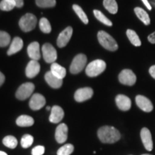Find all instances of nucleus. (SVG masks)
<instances>
[{"mask_svg": "<svg viewBox=\"0 0 155 155\" xmlns=\"http://www.w3.org/2000/svg\"><path fill=\"white\" fill-rule=\"evenodd\" d=\"M98 137L104 144H114L121 138L119 130L110 126H104L98 130Z\"/></svg>", "mask_w": 155, "mask_h": 155, "instance_id": "obj_1", "label": "nucleus"}, {"mask_svg": "<svg viewBox=\"0 0 155 155\" xmlns=\"http://www.w3.org/2000/svg\"><path fill=\"white\" fill-rule=\"evenodd\" d=\"M98 40L103 47L110 51H116L119 48L116 40L109 34L104 31L98 32Z\"/></svg>", "mask_w": 155, "mask_h": 155, "instance_id": "obj_2", "label": "nucleus"}, {"mask_svg": "<svg viewBox=\"0 0 155 155\" xmlns=\"http://www.w3.org/2000/svg\"><path fill=\"white\" fill-rule=\"evenodd\" d=\"M106 64L102 60H96L87 65L86 73L89 77H96L105 71Z\"/></svg>", "mask_w": 155, "mask_h": 155, "instance_id": "obj_3", "label": "nucleus"}, {"mask_svg": "<svg viewBox=\"0 0 155 155\" xmlns=\"http://www.w3.org/2000/svg\"><path fill=\"white\" fill-rule=\"evenodd\" d=\"M37 22V17L34 15L28 13L21 17L19 25L23 32H28L35 28Z\"/></svg>", "mask_w": 155, "mask_h": 155, "instance_id": "obj_4", "label": "nucleus"}, {"mask_svg": "<svg viewBox=\"0 0 155 155\" xmlns=\"http://www.w3.org/2000/svg\"><path fill=\"white\" fill-rule=\"evenodd\" d=\"M87 58L84 54H78L74 58L70 67V71L73 74L81 73L86 65Z\"/></svg>", "mask_w": 155, "mask_h": 155, "instance_id": "obj_5", "label": "nucleus"}, {"mask_svg": "<svg viewBox=\"0 0 155 155\" xmlns=\"http://www.w3.org/2000/svg\"><path fill=\"white\" fill-rule=\"evenodd\" d=\"M35 90V85L32 83H23L19 87L16 92L17 99L23 101L29 98Z\"/></svg>", "mask_w": 155, "mask_h": 155, "instance_id": "obj_6", "label": "nucleus"}, {"mask_svg": "<svg viewBox=\"0 0 155 155\" xmlns=\"http://www.w3.org/2000/svg\"><path fill=\"white\" fill-rule=\"evenodd\" d=\"M42 52L44 60L48 63H53L57 59V51L51 44H44L42 48Z\"/></svg>", "mask_w": 155, "mask_h": 155, "instance_id": "obj_7", "label": "nucleus"}, {"mask_svg": "<svg viewBox=\"0 0 155 155\" xmlns=\"http://www.w3.org/2000/svg\"><path fill=\"white\" fill-rule=\"evenodd\" d=\"M119 80L122 84L131 86L135 84L137 81V77L131 70L124 69L120 73Z\"/></svg>", "mask_w": 155, "mask_h": 155, "instance_id": "obj_8", "label": "nucleus"}, {"mask_svg": "<svg viewBox=\"0 0 155 155\" xmlns=\"http://www.w3.org/2000/svg\"><path fill=\"white\" fill-rule=\"evenodd\" d=\"M94 95V91L91 88L85 87V88H79L75 93L74 98L77 102H83L91 98Z\"/></svg>", "mask_w": 155, "mask_h": 155, "instance_id": "obj_9", "label": "nucleus"}, {"mask_svg": "<svg viewBox=\"0 0 155 155\" xmlns=\"http://www.w3.org/2000/svg\"><path fill=\"white\" fill-rule=\"evenodd\" d=\"M45 98L42 95L40 94H35L31 97L30 101V107L32 110L38 111L41 109L43 106L45 105Z\"/></svg>", "mask_w": 155, "mask_h": 155, "instance_id": "obj_10", "label": "nucleus"}, {"mask_svg": "<svg viewBox=\"0 0 155 155\" xmlns=\"http://www.w3.org/2000/svg\"><path fill=\"white\" fill-rule=\"evenodd\" d=\"M73 35V28L68 27L60 33L57 40V45L59 48H63L67 45Z\"/></svg>", "mask_w": 155, "mask_h": 155, "instance_id": "obj_11", "label": "nucleus"}, {"mask_svg": "<svg viewBox=\"0 0 155 155\" xmlns=\"http://www.w3.org/2000/svg\"><path fill=\"white\" fill-rule=\"evenodd\" d=\"M136 104L143 111L151 112L153 110V104L147 97L138 95L136 97Z\"/></svg>", "mask_w": 155, "mask_h": 155, "instance_id": "obj_12", "label": "nucleus"}, {"mask_svg": "<svg viewBox=\"0 0 155 155\" xmlns=\"http://www.w3.org/2000/svg\"><path fill=\"white\" fill-rule=\"evenodd\" d=\"M68 128L65 124H61L58 126L55 130V140L57 141L58 144H62V143L65 142L68 139Z\"/></svg>", "mask_w": 155, "mask_h": 155, "instance_id": "obj_13", "label": "nucleus"}, {"mask_svg": "<svg viewBox=\"0 0 155 155\" xmlns=\"http://www.w3.org/2000/svg\"><path fill=\"white\" fill-rule=\"evenodd\" d=\"M141 139L145 149L149 152L152 151L153 149L152 134H151L150 131L147 128H143L141 130Z\"/></svg>", "mask_w": 155, "mask_h": 155, "instance_id": "obj_14", "label": "nucleus"}, {"mask_svg": "<svg viewBox=\"0 0 155 155\" xmlns=\"http://www.w3.org/2000/svg\"><path fill=\"white\" fill-rule=\"evenodd\" d=\"M116 104L118 108L121 111H129L131 108V99L124 95H118L116 97Z\"/></svg>", "mask_w": 155, "mask_h": 155, "instance_id": "obj_15", "label": "nucleus"}, {"mask_svg": "<svg viewBox=\"0 0 155 155\" xmlns=\"http://www.w3.org/2000/svg\"><path fill=\"white\" fill-rule=\"evenodd\" d=\"M40 71V65L37 61H32L29 62L25 70L26 76L29 78H32L38 74Z\"/></svg>", "mask_w": 155, "mask_h": 155, "instance_id": "obj_16", "label": "nucleus"}, {"mask_svg": "<svg viewBox=\"0 0 155 155\" xmlns=\"http://www.w3.org/2000/svg\"><path fill=\"white\" fill-rule=\"evenodd\" d=\"M64 117V111L63 108L59 106H54L51 108V114H50L49 120L51 123L58 124L61 121Z\"/></svg>", "mask_w": 155, "mask_h": 155, "instance_id": "obj_17", "label": "nucleus"}, {"mask_svg": "<svg viewBox=\"0 0 155 155\" xmlns=\"http://www.w3.org/2000/svg\"><path fill=\"white\" fill-rule=\"evenodd\" d=\"M28 53L29 57L33 61L40 60V44L38 42H33L29 45L28 47Z\"/></svg>", "mask_w": 155, "mask_h": 155, "instance_id": "obj_18", "label": "nucleus"}, {"mask_svg": "<svg viewBox=\"0 0 155 155\" xmlns=\"http://www.w3.org/2000/svg\"><path fill=\"white\" fill-rule=\"evenodd\" d=\"M45 79L48 84L53 88H59L63 85V80L55 76L50 71L46 73L45 75Z\"/></svg>", "mask_w": 155, "mask_h": 155, "instance_id": "obj_19", "label": "nucleus"}, {"mask_svg": "<svg viewBox=\"0 0 155 155\" xmlns=\"http://www.w3.org/2000/svg\"><path fill=\"white\" fill-rule=\"evenodd\" d=\"M23 48V41L19 37H16L13 39L12 42L10 47H9L8 51H7V55H12L13 54L17 53V52L20 51Z\"/></svg>", "mask_w": 155, "mask_h": 155, "instance_id": "obj_20", "label": "nucleus"}, {"mask_svg": "<svg viewBox=\"0 0 155 155\" xmlns=\"http://www.w3.org/2000/svg\"><path fill=\"white\" fill-rule=\"evenodd\" d=\"M50 72L58 78L62 79L64 78L66 75V70L58 63H52L51 67H50Z\"/></svg>", "mask_w": 155, "mask_h": 155, "instance_id": "obj_21", "label": "nucleus"}, {"mask_svg": "<svg viewBox=\"0 0 155 155\" xmlns=\"http://www.w3.org/2000/svg\"><path fill=\"white\" fill-rule=\"evenodd\" d=\"M35 121L33 118L28 115H22L17 119L16 124L17 126L21 127H31L34 124Z\"/></svg>", "mask_w": 155, "mask_h": 155, "instance_id": "obj_22", "label": "nucleus"}, {"mask_svg": "<svg viewBox=\"0 0 155 155\" xmlns=\"http://www.w3.org/2000/svg\"><path fill=\"white\" fill-rule=\"evenodd\" d=\"M135 14L137 17L140 19L145 25H149L150 24V18L149 15L147 14V12L144 10L140 7H136L134 9Z\"/></svg>", "mask_w": 155, "mask_h": 155, "instance_id": "obj_23", "label": "nucleus"}, {"mask_svg": "<svg viewBox=\"0 0 155 155\" xmlns=\"http://www.w3.org/2000/svg\"><path fill=\"white\" fill-rule=\"evenodd\" d=\"M127 35L129 38V41L131 42V44H133L134 46L139 47L141 45V42L139 39L138 35L136 33L135 31L132 30H127Z\"/></svg>", "mask_w": 155, "mask_h": 155, "instance_id": "obj_24", "label": "nucleus"}, {"mask_svg": "<svg viewBox=\"0 0 155 155\" xmlns=\"http://www.w3.org/2000/svg\"><path fill=\"white\" fill-rule=\"evenodd\" d=\"M104 6L111 14H116L118 12V5L116 0H104Z\"/></svg>", "mask_w": 155, "mask_h": 155, "instance_id": "obj_25", "label": "nucleus"}, {"mask_svg": "<svg viewBox=\"0 0 155 155\" xmlns=\"http://www.w3.org/2000/svg\"><path fill=\"white\" fill-rule=\"evenodd\" d=\"M16 7V2L14 0H2L0 2V9L2 11H11Z\"/></svg>", "mask_w": 155, "mask_h": 155, "instance_id": "obj_26", "label": "nucleus"}, {"mask_svg": "<svg viewBox=\"0 0 155 155\" xmlns=\"http://www.w3.org/2000/svg\"><path fill=\"white\" fill-rule=\"evenodd\" d=\"M3 144L5 146L8 147L9 149H15L17 146V139L13 136H7L3 139Z\"/></svg>", "mask_w": 155, "mask_h": 155, "instance_id": "obj_27", "label": "nucleus"}, {"mask_svg": "<svg viewBox=\"0 0 155 155\" xmlns=\"http://www.w3.org/2000/svg\"><path fill=\"white\" fill-rule=\"evenodd\" d=\"M73 9L75 11V12L76 13V15L78 16L79 18L81 19V21L84 23V24H88V19L87 17V15L86 13L83 12L82 8L78 5H73Z\"/></svg>", "mask_w": 155, "mask_h": 155, "instance_id": "obj_28", "label": "nucleus"}, {"mask_svg": "<svg viewBox=\"0 0 155 155\" xmlns=\"http://www.w3.org/2000/svg\"><path fill=\"white\" fill-rule=\"evenodd\" d=\"M94 14L95 15V17H96V18L98 19V20H99L101 22H102L103 24L107 25V26H109V27L112 26V25L113 24H112L111 21L110 20V19H108L101 11L95 9V10H94Z\"/></svg>", "mask_w": 155, "mask_h": 155, "instance_id": "obj_29", "label": "nucleus"}, {"mask_svg": "<svg viewBox=\"0 0 155 155\" xmlns=\"http://www.w3.org/2000/svg\"><path fill=\"white\" fill-rule=\"evenodd\" d=\"M74 151V147L71 144H66L61 147L57 152V155H71Z\"/></svg>", "mask_w": 155, "mask_h": 155, "instance_id": "obj_30", "label": "nucleus"}, {"mask_svg": "<svg viewBox=\"0 0 155 155\" xmlns=\"http://www.w3.org/2000/svg\"><path fill=\"white\" fill-rule=\"evenodd\" d=\"M39 25H40V30L44 33H50L51 32V25L47 18L42 17L40 19Z\"/></svg>", "mask_w": 155, "mask_h": 155, "instance_id": "obj_31", "label": "nucleus"}, {"mask_svg": "<svg viewBox=\"0 0 155 155\" xmlns=\"http://www.w3.org/2000/svg\"><path fill=\"white\" fill-rule=\"evenodd\" d=\"M36 5L41 8H49L56 5V0H35Z\"/></svg>", "mask_w": 155, "mask_h": 155, "instance_id": "obj_32", "label": "nucleus"}, {"mask_svg": "<svg viewBox=\"0 0 155 155\" xmlns=\"http://www.w3.org/2000/svg\"><path fill=\"white\" fill-rule=\"evenodd\" d=\"M11 40L10 35L5 32V31H0V47H6L9 44Z\"/></svg>", "mask_w": 155, "mask_h": 155, "instance_id": "obj_33", "label": "nucleus"}, {"mask_svg": "<svg viewBox=\"0 0 155 155\" xmlns=\"http://www.w3.org/2000/svg\"><path fill=\"white\" fill-rule=\"evenodd\" d=\"M34 141V138L30 134H25L22 137L21 139V146L24 149H27L31 147Z\"/></svg>", "mask_w": 155, "mask_h": 155, "instance_id": "obj_34", "label": "nucleus"}, {"mask_svg": "<svg viewBox=\"0 0 155 155\" xmlns=\"http://www.w3.org/2000/svg\"><path fill=\"white\" fill-rule=\"evenodd\" d=\"M45 147L43 146H37L32 150V155H42L45 153Z\"/></svg>", "mask_w": 155, "mask_h": 155, "instance_id": "obj_35", "label": "nucleus"}, {"mask_svg": "<svg viewBox=\"0 0 155 155\" xmlns=\"http://www.w3.org/2000/svg\"><path fill=\"white\" fill-rule=\"evenodd\" d=\"M148 40L152 44H155V32L148 36Z\"/></svg>", "mask_w": 155, "mask_h": 155, "instance_id": "obj_36", "label": "nucleus"}, {"mask_svg": "<svg viewBox=\"0 0 155 155\" xmlns=\"http://www.w3.org/2000/svg\"><path fill=\"white\" fill-rule=\"evenodd\" d=\"M14 1L16 2V7H18V8H21L24 5V1L23 0H14Z\"/></svg>", "mask_w": 155, "mask_h": 155, "instance_id": "obj_37", "label": "nucleus"}, {"mask_svg": "<svg viewBox=\"0 0 155 155\" xmlns=\"http://www.w3.org/2000/svg\"><path fill=\"white\" fill-rule=\"evenodd\" d=\"M150 73L153 78L155 79V65H152L150 68Z\"/></svg>", "mask_w": 155, "mask_h": 155, "instance_id": "obj_38", "label": "nucleus"}, {"mask_svg": "<svg viewBox=\"0 0 155 155\" xmlns=\"http://www.w3.org/2000/svg\"><path fill=\"white\" fill-rule=\"evenodd\" d=\"M5 81V76L2 73L0 72V86L3 84Z\"/></svg>", "mask_w": 155, "mask_h": 155, "instance_id": "obj_39", "label": "nucleus"}, {"mask_svg": "<svg viewBox=\"0 0 155 155\" xmlns=\"http://www.w3.org/2000/svg\"><path fill=\"white\" fill-rule=\"evenodd\" d=\"M141 1L143 2V3L144 4V5L146 6V7H147V9H148L149 10H151V9H152V7H151L150 4L149 3V2L147 1V0H141Z\"/></svg>", "mask_w": 155, "mask_h": 155, "instance_id": "obj_40", "label": "nucleus"}, {"mask_svg": "<svg viewBox=\"0 0 155 155\" xmlns=\"http://www.w3.org/2000/svg\"><path fill=\"white\" fill-rule=\"evenodd\" d=\"M0 155H7V154L5 152H2V151H0Z\"/></svg>", "mask_w": 155, "mask_h": 155, "instance_id": "obj_41", "label": "nucleus"}, {"mask_svg": "<svg viewBox=\"0 0 155 155\" xmlns=\"http://www.w3.org/2000/svg\"><path fill=\"white\" fill-rule=\"evenodd\" d=\"M46 108H47V110H48V111H49V110H51V108H50V106H48V107Z\"/></svg>", "mask_w": 155, "mask_h": 155, "instance_id": "obj_42", "label": "nucleus"}, {"mask_svg": "<svg viewBox=\"0 0 155 155\" xmlns=\"http://www.w3.org/2000/svg\"><path fill=\"white\" fill-rule=\"evenodd\" d=\"M142 155H151V154H142Z\"/></svg>", "mask_w": 155, "mask_h": 155, "instance_id": "obj_43", "label": "nucleus"}, {"mask_svg": "<svg viewBox=\"0 0 155 155\" xmlns=\"http://www.w3.org/2000/svg\"><path fill=\"white\" fill-rule=\"evenodd\" d=\"M154 5H155V4H154Z\"/></svg>", "mask_w": 155, "mask_h": 155, "instance_id": "obj_44", "label": "nucleus"}]
</instances>
